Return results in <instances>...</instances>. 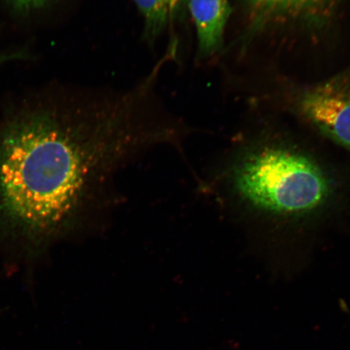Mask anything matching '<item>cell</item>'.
Listing matches in <instances>:
<instances>
[{"instance_id":"cell-1","label":"cell","mask_w":350,"mask_h":350,"mask_svg":"<svg viewBox=\"0 0 350 350\" xmlns=\"http://www.w3.org/2000/svg\"><path fill=\"white\" fill-rule=\"evenodd\" d=\"M163 137L139 84L74 91L16 113L0 131V231L32 244L64 234L120 163Z\"/></svg>"},{"instance_id":"cell-2","label":"cell","mask_w":350,"mask_h":350,"mask_svg":"<svg viewBox=\"0 0 350 350\" xmlns=\"http://www.w3.org/2000/svg\"><path fill=\"white\" fill-rule=\"evenodd\" d=\"M232 182L248 204L275 216L316 212L325 206L332 193L330 179L317 161L278 146L249 152L236 165Z\"/></svg>"},{"instance_id":"cell-3","label":"cell","mask_w":350,"mask_h":350,"mask_svg":"<svg viewBox=\"0 0 350 350\" xmlns=\"http://www.w3.org/2000/svg\"><path fill=\"white\" fill-rule=\"evenodd\" d=\"M297 106L301 116L321 133L350 150V75L306 90Z\"/></svg>"},{"instance_id":"cell-4","label":"cell","mask_w":350,"mask_h":350,"mask_svg":"<svg viewBox=\"0 0 350 350\" xmlns=\"http://www.w3.org/2000/svg\"><path fill=\"white\" fill-rule=\"evenodd\" d=\"M340 0H243L252 27L299 25L318 27L325 25Z\"/></svg>"},{"instance_id":"cell-5","label":"cell","mask_w":350,"mask_h":350,"mask_svg":"<svg viewBox=\"0 0 350 350\" xmlns=\"http://www.w3.org/2000/svg\"><path fill=\"white\" fill-rule=\"evenodd\" d=\"M198 38V55L204 59L215 54L223 45V36L231 14L228 0H187Z\"/></svg>"},{"instance_id":"cell-6","label":"cell","mask_w":350,"mask_h":350,"mask_svg":"<svg viewBox=\"0 0 350 350\" xmlns=\"http://www.w3.org/2000/svg\"><path fill=\"white\" fill-rule=\"evenodd\" d=\"M144 18L143 38L154 43L173 22L185 14L187 0H134Z\"/></svg>"},{"instance_id":"cell-7","label":"cell","mask_w":350,"mask_h":350,"mask_svg":"<svg viewBox=\"0 0 350 350\" xmlns=\"http://www.w3.org/2000/svg\"><path fill=\"white\" fill-rule=\"evenodd\" d=\"M55 0H7L13 10L21 13H30L50 6Z\"/></svg>"},{"instance_id":"cell-8","label":"cell","mask_w":350,"mask_h":350,"mask_svg":"<svg viewBox=\"0 0 350 350\" xmlns=\"http://www.w3.org/2000/svg\"><path fill=\"white\" fill-rule=\"evenodd\" d=\"M27 58V55L24 51L16 52L12 54H0V65L8 62V61L16 59H25Z\"/></svg>"}]
</instances>
